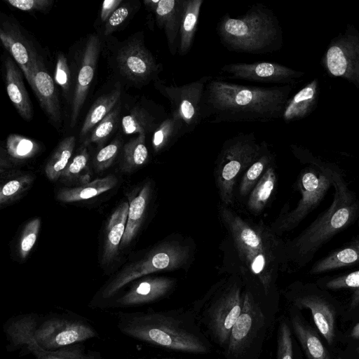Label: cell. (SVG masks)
Listing matches in <instances>:
<instances>
[{"label": "cell", "mask_w": 359, "mask_h": 359, "mask_svg": "<svg viewBox=\"0 0 359 359\" xmlns=\"http://www.w3.org/2000/svg\"><path fill=\"white\" fill-rule=\"evenodd\" d=\"M6 149L11 158L22 161L35 156L39 150V145L30 138L18 134H10L6 139Z\"/></svg>", "instance_id": "cell-40"}, {"label": "cell", "mask_w": 359, "mask_h": 359, "mask_svg": "<svg viewBox=\"0 0 359 359\" xmlns=\"http://www.w3.org/2000/svg\"><path fill=\"white\" fill-rule=\"evenodd\" d=\"M144 4L154 13L158 27L164 30L169 51L175 56L178 50L184 0H144Z\"/></svg>", "instance_id": "cell-22"}, {"label": "cell", "mask_w": 359, "mask_h": 359, "mask_svg": "<svg viewBox=\"0 0 359 359\" xmlns=\"http://www.w3.org/2000/svg\"><path fill=\"white\" fill-rule=\"evenodd\" d=\"M276 359H302L296 356L297 344L287 316L278 318Z\"/></svg>", "instance_id": "cell-39"}, {"label": "cell", "mask_w": 359, "mask_h": 359, "mask_svg": "<svg viewBox=\"0 0 359 359\" xmlns=\"http://www.w3.org/2000/svg\"><path fill=\"white\" fill-rule=\"evenodd\" d=\"M116 183L117 179L115 176L108 175L81 186L61 189L57 192V199L64 203L88 200L111 189Z\"/></svg>", "instance_id": "cell-32"}, {"label": "cell", "mask_w": 359, "mask_h": 359, "mask_svg": "<svg viewBox=\"0 0 359 359\" xmlns=\"http://www.w3.org/2000/svg\"><path fill=\"white\" fill-rule=\"evenodd\" d=\"M320 63L328 76L344 79L359 89V31L353 24L331 40Z\"/></svg>", "instance_id": "cell-13"}, {"label": "cell", "mask_w": 359, "mask_h": 359, "mask_svg": "<svg viewBox=\"0 0 359 359\" xmlns=\"http://www.w3.org/2000/svg\"><path fill=\"white\" fill-rule=\"evenodd\" d=\"M6 86L8 95L21 117L30 121L33 113L29 95L24 85L22 74L10 57L4 60Z\"/></svg>", "instance_id": "cell-27"}, {"label": "cell", "mask_w": 359, "mask_h": 359, "mask_svg": "<svg viewBox=\"0 0 359 359\" xmlns=\"http://www.w3.org/2000/svg\"><path fill=\"white\" fill-rule=\"evenodd\" d=\"M220 71L223 74L237 79L283 85L296 84L305 74L278 63L266 61L231 63L222 67Z\"/></svg>", "instance_id": "cell-16"}, {"label": "cell", "mask_w": 359, "mask_h": 359, "mask_svg": "<svg viewBox=\"0 0 359 359\" xmlns=\"http://www.w3.org/2000/svg\"><path fill=\"white\" fill-rule=\"evenodd\" d=\"M121 97L120 86L99 97L89 109L81 128L80 135L84 137L101 122L117 105Z\"/></svg>", "instance_id": "cell-33"}, {"label": "cell", "mask_w": 359, "mask_h": 359, "mask_svg": "<svg viewBox=\"0 0 359 359\" xmlns=\"http://www.w3.org/2000/svg\"><path fill=\"white\" fill-rule=\"evenodd\" d=\"M245 287L238 278L222 279L213 285L191 307L203 333L221 350H225L231 331L243 305Z\"/></svg>", "instance_id": "cell-6"}, {"label": "cell", "mask_w": 359, "mask_h": 359, "mask_svg": "<svg viewBox=\"0 0 359 359\" xmlns=\"http://www.w3.org/2000/svg\"><path fill=\"white\" fill-rule=\"evenodd\" d=\"M349 338L353 340H359V321L350 330Z\"/></svg>", "instance_id": "cell-50"}, {"label": "cell", "mask_w": 359, "mask_h": 359, "mask_svg": "<svg viewBox=\"0 0 359 359\" xmlns=\"http://www.w3.org/2000/svg\"><path fill=\"white\" fill-rule=\"evenodd\" d=\"M316 283L328 291L348 290L350 299L342 317L344 320L359 319V269L319 278Z\"/></svg>", "instance_id": "cell-24"}, {"label": "cell", "mask_w": 359, "mask_h": 359, "mask_svg": "<svg viewBox=\"0 0 359 359\" xmlns=\"http://www.w3.org/2000/svg\"><path fill=\"white\" fill-rule=\"evenodd\" d=\"M186 133H188L184 122L170 113L153 133L154 151L157 153L165 149Z\"/></svg>", "instance_id": "cell-34"}, {"label": "cell", "mask_w": 359, "mask_h": 359, "mask_svg": "<svg viewBox=\"0 0 359 359\" xmlns=\"http://www.w3.org/2000/svg\"><path fill=\"white\" fill-rule=\"evenodd\" d=\"M220 217L251 278L245 285L261 306L273 328L279 310L278 271L286 266L285 243L271 228L256 224L222 205Z\"/></svg>", "instance_id": "cell-1"}, {"label": "cell", "mask_w": 359, "mask_h": 359, "mask_svg": "<svg viewBox=\"0 0 359 359\" xmlns=\"http://www.w3.org/2000/svg\"><path fill=\"white\" fill-rule=\"evenodd\" d=\"M130 8L126 4L119 6L107 19L104 26L105 36L114 32L128 18Z\"/></svg>", "instance_id": "cell-48"}, {"label": "cell", "mask_w": 359, "mask_h": 359, "mask_svg": "<svg viewBox=\"0 0 359 359\" xmlns=\"http://www.w3.org/2000/svg\"><path fill=\"white\" fill-rule=\"evenodd\" d=\"M211 78L203 76L182 86L166 85L160 80L154 83L156 90L169 101L171 114L184 122L188 133L193 132L202 121V100L205 86Z\"/></svg>", "instance_id": "cell-14"}, {"label": "cell", "mask_w": 359, "mask_h": 359, "mask_svg": "<svg viewBox=\"0 0 359 359\" xmlns=\"http://www.w3.org/2000/svg\"><path fill=\"white\" fill-rule=\"evenodd\" d=\"M217 32L222 45L237 53H273L283 43L277 17L262 4L252 5L244 15L236 18L226 13L217 23Z\"/></svg>", "instance_id": "cell-5"}, {"label": "cell", "mask_w": 359, "mask_h": 359, "mask_svg": "<svg viewBox=\"0 0 359 359\" xmlns=\"http://www.w3.org/2000/svg\"><path fill=\"white\" fill-rule=\"evenodd\" d=\"M277 184V175L273 164L264 172L250 193L247 205L254 213H259L271 199Z\"/></svg>", "instance_id": "cell-35"}, {"label": "cell", "mask_w": 359, "mask_h": 359, "mask_svg": "<svg viewBox=\"0 0 359 359\" xmlns=\"http://www.w3.org/2000/svg\"><path fill=\"white\" fill-rule=\"evenodd\" d=\"M191 255L190 246L177 239L161 242L114 276L100 289L89 306L107 308L111 299L130 282L153 273L181 269L188 264Z\"/></svg>", "instance_id": "cell-8"}, {"label": "cell", "mask_w": 359, "mask_h": 359, "mask_svg": "<svg viewBox=\"0 0 359 359\" xmlns=\"http://www.w3.org/2000/svg\"><path fill=\"white\" fill-rule=\"evenodd\" d=\"M76 138L71 135L63 139L57 145L45 167V173L51 181L57 180L66 168L72 156Z\"/></svg>", "instance_id": "cell-36"}, {"label": "cell", "mask_w": 359, "mask_h": 359, "mask_svg": "<svg viewBox=\"0 0 359 359\" xmlns=\"http://www.w3.org/2000/svg\"><path fill=\"white\" fill-rule=\"evenodd\" d=\"M116 61L120 72L133 81L146 83L152 79L158 81L162 69L157 64L142 39H133L118 51Z\"/></svg>", "instance_id": "cell-17"}, {"label": "cell", "mask_w": 359, "mask_h": 359, "mask_svg": "<svg viewBox=\"0 0 359 359\" xmlns=\"http://www.w3.org/2000/svg\"><path fill=\"white\" fill-rule=\"evenodd\" d=\"M168 116L162 107L151 111L147 108L137 107L133 108L130 114L122 118L121 127L126 135H146L154 132Z\"/></svg>", "instance_id": "cell-29"}, {"label": "cell", "mask_w": 359, "mask_h": 359, "mask_svg": "<svg viewBox=\"0 0 359 359\" xmlns=\"http://www.w3.org/2000/svg\"><path fill=\"white\" fill-rule=\"evenodd\" d=\"M175 286L176 280L169 277L146 276L134 282L108 307L127 308L154 303L170 295Z\"/></svg>", "instance_id": "cell-18"}, {"label": "cell", "mask_w": 359, "mask_h": 359, "mask_svg": "<svg viewBox=\"0 0 359 359\" xmlns=\"http://www.w3.org/2000/svg\"><path fill=\"white\" fill-rule=\"evenodd\" d=\"M33 178L28 175H22L2 184L0 190V205L11 203L28 189Z\"/></svg>", "instance_id": "cell-42"}, {"label": "cell", "mask_w": 359, "mask_h": 359, "mask_svg": "<svg viewBox=\"0 0 359 359\" xmlns=\"http://www.w3.org/2000/svg\"><path fill=\"white\" fill-rule=\"evenodd\" d=\"M9 345V351L21 350L22 353H32L36 359H102L98 352L86 351L76 344L57 350H46L38 345L30 334L13 317L4 326Z\"/></svg>", "instance_id": "cell-15"}, {"label": "cell", "mask_w": 359, "mask_h": 359, "mask_svg": "<svg viewBox=\"0 0 359 359\" xmlns=\"http://www.w3.org/2000/svg\"><path fill=\"white\" fill-rule=\"evenodd\" d=\"M151 185L145 183L138 194L130 201L128 219L120 249L128 245L138 231L149 201Z\"/></svg>", "instance_id": "cell-30"}, {"label": "cell", "mask_w": 359, "mask_h": 359, "mask_svg": "<svg viewBox=\"0 0 359 359\" xmlns=\"http://www.w3.org/2000/svg\"><path fill=\"white\" fill-rule=\"evenodd\" d=\"M0 38L3 46L17 62L29 84L32 65L38 55L32 45L17 25L8 20L1 22Z\"/></svg>", "instance_id": "cell-23"}, {"label": "cell", "mask_w": 359, "mask_h": 359, "mask_svg": "<svg viewBox=\"0 0 359 359\" xmlns=\"http://www.w3.org/2000/svg\"><path fill=\"white\" fill-rule=\"evenodd\" d=\"M41 348L53 351L98 337L87 320L76 314L36 313L15 316Z\"/></svg>", "instance_id": "cell-10"}, {"label": "cell", "mask_w": 359, "mask_h": 359, "mask_svg": "<svg viewBox=\"0 0 359 359\" xmlns=\"http://www.w3.org/2000/svg\"><path fill=\"white\" fill-rule=\"evenodd\" d=\"M294 86H243L212 77L203 93L202 120L210 123H265L282 118Z\"/></svg>", "instance_id": "cell-2"}, {"label": "cell", "mask_w": 359, "mask_h": 359, "mask_svg": "<svg viewBox=\"0 0 359 359\" xmlns=\"http://www.w3.org/2000/svg\"><path fill=\"white\" fill-rule=\"evenodd\" d=\"M122 0H105L103 1L100 13V18L102 22H105L114 13V11L120 6Z\"/></svg>", "instance_id": "cell-49"}, {"label": "cell", "mask_w": 359, "mask_h": 359, "mask_svg": "<svg viewBox=\"0 0 359 359\" xmlns=\"http://www.w3.org/2000/svg\"><path fill=\"white\" fill-rule=\"evenodd\" d=\"M319 95L320 84L318 79H313L288 99L282 118L285 122H291L307 117L316 109Z\"/></svg>", "instance_id": "cell-26"}, {"label": "cell", "mask_w": 359, "mask_h": 359, "mask_svg": "<svg viewBox=\"0 0 359 359\" xmlns=\"http://www.w3.org/2000/svg\"><path fill=\"white\" fill-rule=\"evenodd\" d=\"M273 330L261 306L245 288L244 305L222 355L225 359H259Z\"/></svg>", "instance_id": "cell-12"}, {"label": "cell", "mask_w": 359, "mask_h": 359, "mask_svg": "<svg viewBox=\"0 0 359 359\" xmlns=\"http://www.w3.org/2000/svg\"><path fill=\"white\" fill-rule=\"evenodd\" d=\"M273 161V156L267 148L244 172L239 186V194L241 196H246L250 193Z\"/></svg>", "instance_id": "cell-38"}, {"label": "cell", "mask_w": 359, "mask_h": 359, "mask_svg": "<svg viewBox=\"0 0 359 359\" xmlns=\"http://www.w3.org/2000/svg\"><path fill=\"white\" fill-rule=\"evenodd\" d=\"M100 49L99 37L95 34L91 35L88 38L83 50L73 95L70 116L71 128L75 126L82 106L86 99L88 89L94 77Z\"/></svg>", "instance_id": "cell-19"}, {"label": "cell", "mask_w": 359, "mask_h": 359, "mask_svg": "<svg viewBox=\"0 0 359 359\" xmlns=\"http://www.w3.org/2000/svg\"><path fill=\"white\" fill-rule=\"evenodd\" d=\"M89 154L86 147H82L80 151L69 162L62 171L60 177L65 181H73L81 176L86 169Z\"/></svg>", "instance_id": "cell-44"}, {"label": "cell", "mask_w": 359, "mask_h": 359, "mask_svg": "<svg viewBox=\"0 0 359 359\" xmlns=\"http://www.w3.org/2000/svg\"><path fill=\"white\" fill-rule=\"evenodd\" d=\"M41 226V219L35 218L25 225L19 243V253L22 259H25L34 247Z\"/></svg>", "instance_id": "cell-43"}, {"label": "cell", "mask_w": 359, "mask_h": 359, "mask_svg": "<svg viewBox=\"0 0 359 359\" xmlns=\"http://www.w3.org/2000/svg\"><path fill=\"white\" fill-rule=\"evenodd\" d=\"M267 148L264 141L257 142L254 133H240L224 142L215 169V182L223 205L227 206L233 203L237 177Z\"/></svg>", "instance_id": "cell-11"}, {"label": "cell", "mask_w": 359, "mask_h": 359, "mask_svg": "<svg viewBox=\"0 0 359 359\" xmlns=\"http://www.w3.org/2000/svg\"><path fill=\"white\" fill-rule=\"evenodd\" d=\"M129 210L128 202L121 203L109 217L102 253V264H109L116 257L122 241Z\"/></svg>", "instance_id": "cell-28"}, {"label": "cell", "mask_w": 359, "mask_h": 359, "mask_svg": "<svg viewBox=\"0 0 359 359\" xmlns=\"http://www.w3.org/2000/svg\"><path fill=\"white\" fill-rule=\"evenodd\" d=\"M120 148L121 141L116 138L100 149L93 160L95 169L100 172L108 168L118 155Z\"/></svg>", "instance_id": "cell-45"}, {"label": "cell", "mask_w": 359, "mask_h": 359, "mask_svg": "<svg viewBox=\"0 0 359 359\" xmlns=\"http://www.w3.org/2000/svg\"><path fill=\"white\" fill-rule=\"evenodd\" d=\"M287 313L294 337L306 359H333L320 333L306 320L302 311L289 305Z\"/></svg>", "instance_id": "cell-21"}, {"label": "cell", "mask_w": 359, "mask_h": 359, "mask_svg": "<svg viewBox=\"0 0 359 359\" xmlns=\"http://www.w3.org/2000/svg\"><path fill=\"white\" fill-rule=\"evenodd\" d=\"M55 80L62 88L64 93L68 95L70 88V72L67 60L62 53H60L57 57Z\"/></svg>", "instance_id": "cell-46"}, {"label": "cell", "mask_w": 359, "mask_h": 359, "mask_svg": "<svg viewBox=\"0 0 359 359\" xmlns=\"http://www.w3.org/2000/svg\"><path fill=\"white\" fill-rule=\"evenodd\" d=\"M355 353L359 355V345L355 348Z\"/></svg>", "instance_id": "cell-51"}, {"label": "cell", "mask_w": 359, "mask_h": 359, "mask_svg": "<svg viewBox=\"0 0 359 359\" xmlns=\"http://www.w3.org/2000/svg\"><path fill=\"white\" fill-rule=\"evenodd\" d=\"M152 359H180V358H152Z\"/></svg>", "instance_id": "cell-52"}, {"label": "cell", "mask_w": 359, "mask_h": 359, "mask_svg": "<svg viewBox=\"0 0 359 359\" xmlns=\"http://www.w3.org/2000/svg\"><path fill=\"white\" fill-rule=\"evenodd\" d=\"M5 2L22 11L46 13L50 9L53 0H6Z\"/></svg>", "instance_id": "cell-47"}, {"label": "cell", "mask_w": 359, "mask_h": 359, "mask_svg": "<svg viewBox=\"0 0 359 359\" xmlns=\"http://www.w3.org/2000/svg\"><path fill=\"white\" fill-rule=\"evenodd\" d=\"M333 199L330 206L293 239L285 243L286 266L302 269L336 235L353 224L359 217V199L334 165Z\"/></svg>", "instance_id": "cell-4"}, {"label": "cell", "mask_w": 359, "mask_h": 359, "mask_svg": "<svg viewBox=\"0 0 359 359\" xmlns=\"http://www.w3.org/2000/svg\"><path fill=\"white\" fill-rule=\"evenodd\" d=\"M292 153L305 166L299 172L296 188L300 198L292 210L283 212L271 225L278 236L295 229L323 201L332 187V172L335 163L323 161L308 149L291 145Z\"/></svg>", "instance_id": "cell-7"}, {"label": "cell", "mask_w": 359, "mask_h": 359, "mask_svg": "<svg viewBox=\"0 0 359 359\" xmlns=\"http://www.w3.org/2000/svg\"><path fill=\"white\" fill-rule=\"evenodd\" d=\"M203 3V0H184L177 50L180 56L187 55L192 47Z\"/></svg>", "instance_id": "cell-31"}, {"label": "cell", "mask_w": 359, "mask_h": 359, "mask_svg": "<svg viewBox=\"0 0 359 359\" xmlns=\"http://www.w3.org/2000/svg\"><path fill=\"white\" fill-rule=\"evenodd\" d=\"M359 264V234L317 260L309 273L317 276Z\"/></svg>", "instance_id": "cell-25"}, {"label": "cell", "mask_w": 359, "mask_h": 359, "mask_svg": "<svg viewBox=\"0 0 359 359\" xmlns=\"http://www.w3.org/2000/svg\"><path fill=\"white\" fill-rule=\"evenodd\" d=\"M123 334L161 348L191 354H209L213 344L198 325L191 309L119 312Z\"/></svg>", "instance_id": "cell-3"}, {"label": "cell", "mask_w": 359, "mask_h": 359, "mask_svg": "<svg viewBox=\"0 0 359 359\" xmlns=\"http://www.w3.org/2000/svg\"><path fill=\"white\" fill-rule=\"evenodd\" d=\"M120 110V104H117L116 107L95 127L89 138L84 142L85 146L90 143H95L99 147L102 145L114 130L119 117Z\"/></svg>", "instance_id": "cell-41"}, {"label": "cell", "mask_w": 359, "mask_h": 359, "mask_svg": "<svg viewBox=\"0 0 359 359\" xmlns=\"http://www.w3.org/2000/svg\"><path fill=\"white\" fill-rule=\"evenodd\" d=\"M145 140L146 135H138L125 144L121 163L123 170L130 172L147 162L149 152Z\"/></svg>", "instance_id": "cell-37"}, {"label": "cell", "mask_w": 359, "mask_h": 359, "mask_svg": "<svg viewBox=\"0 0 359 359\" xmlns=\"http://www.w3.org/2000/svg\"><path fill=\"white\" fill-rule=\"evenodd\" d=\"M29 85L45 114L55 126H58L61 123V111L57 90L53 79L39 55L32 65Z\"/></svg>", "instance_id": "cell-20"}, {"label": "cell", "mask_w": 359, "mask_h": 359, "mask_svg": "<svg viewBox=\"0 0 359 359\" xmlns=\"http://www.w3.org/2000/svg\"><path fill=\"white\" fill-rule=\"evenodd\" d=\"M288 305L299 310H309L316 328L328 346L339 341L338 320H342L345 306L330 291L316 282L297 280L282 292Z\"/></svg>", "instance_id": "cell-9"}]
</instances>
